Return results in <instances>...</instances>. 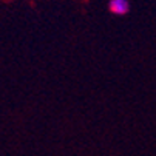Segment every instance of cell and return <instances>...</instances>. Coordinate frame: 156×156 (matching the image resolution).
Instances as JSON below:
<instances>
[{"label": "cell", "mask_w": 156, "mask_h": 156, "mask_svg": "<svg viewBox=\"0 0 156 156\" xmlns=\"http://www.w3.org/2000/svg\"><path fill=\"white\" fill-rule=\"evenodd\" d=\"M108 9L116 16H125L130 11V2L128 0H110Z\"/></svg>", "instance_id": "obj_1"}]
</instances>
